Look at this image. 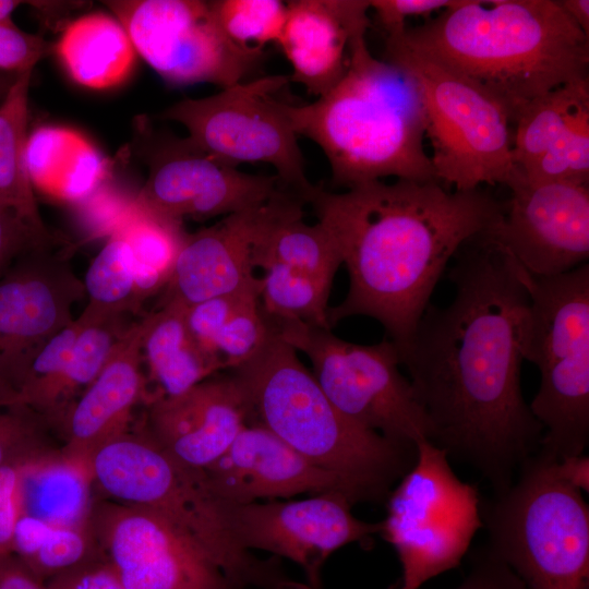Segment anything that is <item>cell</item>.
Here are the masks:
<instances>
[{
	"mask_svg": "<svg viewBox=\"0 0 589 589\" xmlns=\"http://www.w3.org/2000/svg\"><path fill=\"white\" fill-rule=\"evenodd\" d=\"M453 260L455 296L444 308L428 305L401 364L431 423L430 442L500 493L539 450L543 434L520 385L529 294L492 228Z\"/></svg>",
	"mask_w": 589,
	"mask_h": 589,
	"instance_id": "1",
	"label": "cell"
},
{
	"mask_svg": "<svg viewBox=\"0 0 589 589\" xmlns=\"http://www.w3.org/2000/svg\"><path fill=\"white\" fill-rule=\"evenodd\" d=\"M304 203L349 276L345 299L328 309L330 327L351 316L376 320L400 359L448 263L504 212L485 190L449 191L437 180H378L339 193L314 185Z\"/></svg>",
	"mask_w": 589,
	"mask_h": 589,
	"instance_id": "2",
	"label": "cell"
},
{
	"mask_svg": "<svg viewBox=\"0 0 589 589\" xmlns=\"http://www.w3.org/2000/svg\"><path fill=\"white\" fill-rule=\"evenodd\" d=\"M386 38L483 86L512 122L531 100L589 77V37L557 0H456Z\"/></svg>",
	"mask_w": 589,
	"mask_h": 589,
	"instance_id": "3",
	"label": "cell"
},
{
	"mask_svg": "<svg viewBox=\"0 0 589 589\" xmlns=\"http://www.w3.org/2000/svg\"><path fill=\"white\" fill-rule=\"evenodd\" d=\"M365 35L353 39L347 70L327 93L287 104L293 130L323 151L333 183L346 190L388 177L436 180L418 87L405 70L374 57Z\"/></svg>",
	"mask_w": 589,
	"mask_h": 589,
	"instance_id": "4",
	"label": "cell"
},
{
	"mask_svg": "<svg viewBox=\"0 0 589 589\" xmlns=\"http://www.w3.org/2000/svg\"><path fill=\"white\" fill-rule=\"evenodd\" d=\"M232 371L250 418L315 466L339 476L359 500L385 495L412 467L414 445L392 441L345 417L298 352L273 330L264 346Z\"/></svg>",
	"mask_w": 589,
	"mask_h": 589,
	"instance_id": "5",
	"label": "cell"
},
{
	"mask_svg": "<svg viewBox=\"0 0 589 589\" xmlns=\"http://www.w3.org/2000/svg\"><path fill=\"white\" fill-rule=\"evenodd\" d=\"M538 450L512 485L481 497L488 548L528 589H589V507Z\"/></svg>",
	"mask_w": 589,
	"mask_h": 589,
	"instance_id": "6",
	"label": "cell"
},
{
	"mask_svg": "<svg viewBox=\"0 0 589 589\" xmlns=\"http://www.w3.org/2000/svg\"><path fill=\"white\" fill-rule=\"evenodd\" d=\"M519 271L529 294L521 354L540 373L529 405L543 429L539 450L556 461L582 455L589 444V265L554 277Z\"/></svg>",
	"mask_w": 589,
	"mask_h": 589,
	"instance_id": "7",
	"label": "cell"
},
{
	"mask_svg": "<svg viewBox=\"0 0 589 589\" xmlns=\"http://www.w3.org/2000/svg\"><path fill=\"white\" fill-rule=\"evenodd\" d=\"M88 462L105 492L167 519L199 544L233 585L269 587L267 567L233 534L231 505L215 494L201 469L176 459L152 435L121 434L98 447Z\"/></svg>",
	"mask_w": 589,
	"mask_h": 589,
	"instance_id": "8",
	"label": "cell"
},
{
	"mask_svg": "<svg viewBox=\"0 0 589 589\" xmlns=\"http://www.w3.org/2000/svg\"><path fill=\"white\" fill-rule=\"evenodd\" d=\"M382 59L405 70L418 87L437 181L469 191L484 183L509 187L520 177L510 115L489 91L392 38H385Z\"/></svg>",
	"mask_w": 589,
	"mask_h": 589,
	"instance_id": "9",
	"label": "cell"
},
{
	"mask_svg": "<svg viewBox=\"0 0 589 589\" xmlns=\"http://www.w3.org/2000/svg\"><path fill=\"white\" fill-rule=\"evenodd\" d=\"M273 333L308 357L316 382L349 420L392 441L414 445L432 428L410 380L399 371L397 347L387 338L360 345L330 328L267 316Z\"/></svg>",
	"mask_w": 589,
	"mask_h": 589,
	"instance_id": "10",
	"label": "cell"
},
{
	"mask_svg": "<svg viewBox=\"0 0 589 589\" xmlns=\"http://www.w3.org/2000/svg\"><path fill=\"white\" fill-rule=\"evenodd\" d=\"M412 467L390 493L380 533L401 565L398 589H419L460 565L476 532L483 528L481 496L461 481L446 453L430 442L416 444Z\"/></svg>",
	"mask_w": 589,
	"mask_h": 589,
	"instance_id": "11",
	"label": "cell"
},
{
	"mask_svg": "<svg viewBox=\"0 0 589 589\" xmlns=\"http://www.w3.org/2000/svg\"><path fill=\"white\" fill-rule=\"evenodd\" d=\"M289 83L285 74L244 80L207 97L184 98L161 118L180 123L194 145L230 165H271L281 185L304 202L314 185L305 175L288 103L277 98Z\"/></svg>",
	"mask_w": 589,
	"mask_h": 589,
	"instance_id": "12",
	"label": "cell"
},
{
	"mask_svg": "<svg viewBox=\"0 0 589 589\" xmlns=\"http://www.w3.org/2000/svg\"><path fill=\"white\" fill-rule=\"evenodd\" d=\"M134 49L171 86L209 83L221 88L247 80L263 53L235 46L209 1H105Z\"/></svg>",
	"mask_w": 589,
	"mask_h": 589,
	"instance_id": "13",
	"label": "cell"
},
{
	"mask_svg": "<svg viewBox=\"0 0 589 589\" xmlns=\"http://www.w3.org/2000/svg\"><path fill=\"white\" fill-rule=\"evenodd\" d=\"M85 293L70 265L49 245L20 256L0 277V385L17 395L40 349L72 321Z\"/></svg>",
	"mask_w": 589,
	"mask_h": 589,
	"instance_id": "14",
	"label": "cell"
},
{
	"mask_svg": "<svg viewBox=\"0 0 589 589\" xmlns=\"http://www.w3.org/2000/svg\"><path fill=\"white\" fill-rule=\"evenodd\" d=\"M492 233L529 274L554 277L589 259V184L520 177Z\"/></svg>",
	"mask_w": 589,
	"mask_h": 589,
	"instance_id": "15",
	"label": "cell"
},
{
	"mask_svg": "<svg viewBox=\"0 0 589 589\" xmlns=\"http://www.w3.org/2000/svg\"><path fill=\"white\" fill-rule=\"evenodd\" d=\"M353 503L346 493L334 491L299 501L231 505V528L243 549L291 560L317 589L321 568L333 552L381 531V521L368 522L353 516Z\"/></svg>",
	"mask_w": 589,
	"mask_h": 589,
	"instance_id": "16",
	"label": "cell"
},
{
	"mask_svg": "<svg viewBox=\"0 0 589 589\" xmlns=\"http://www.w3.org/2000/svg\"><path fill=\"white\" fill-rule=\"evenodd\" d=\"M283 188L277 176L243 172L187 137L158 148L135 202L176 221L206 220L261 206Z\"/></svg>",
	"mask_w": 589,
	"mask_h": 589,
	"instance_id": "17",
	"label": "cell"
},
{
	"mask_svg": "<svg viewBox=\"0 0 589 589\" xmlns=\"http://www.w3.org/2000/svg\"><path fill=\"white\" fill-rule=\"evenodd\" d=\"M109 514L106 562L127 589H232L204 550L164 517L131 505Z\"/></svg>",
	"mask_w": 589,
	"mask_h": 589,
	"instance_id": "18",
	"label": "cell"
},
{
	"mask_svg": "<svg viewBox=\"0 0 589 589\" xmlns=\"http://www.w3.org/2000/svg\"><path fill=\"white\" fill-rule=\"evenodd\" d=\"M202 471L215 494L229 505L334 491L359 501L339 476L315 466L261 424H247Z\"/></svg>",
	"mask_w": 589,
	"mask_h": 589,
	"instance_id": "19",
	"label": "cell"
},
{
	"mask_svg": "<svg viewBox=\"0 0 589 589\" xmlns=\"http://www.w3.org/2000/svg\"><path fill=\"white\" fill-rule=\"evenodd\" d=\"M274 197L185 233L160 303L189 306L257 284L253 252Z\"/></svg>",
	"mask_w": 589,
	"mask_h": 589,
	"instance_id": "20",
	"label": "cell"
},
{
	"mask_svg": "<svg viewBox=\"0 0 589 589\" xmlns=\"http://www.w3.org/2000/svg\"><path fill=\"white\" fill-rule=\"evenodd\" d=\"M250 408L231 374L155 398L149 411L154 440L182 464L204 469L218 459L248 424Z\"/></svg>",
	"mask_w": 589,
	"mask_h": 589,
	"instance_id": "21",
	"label": "cell"
},
{
	"mask_svg": "<svg viewBox=\"0 0 589 589\" xmlns=\"http://www.w3.org/2000/svg\"><path fill=\"white\" fill-rule=\"evenodd\" d=\"M277 45L290 63V83L320 97L344 75L353 39L371 26L366 0H291Z\"/></svg>",
	"mask_w": 589,
	"mask_h": 589,
	"instance_id": "22",
	"label": "cell"
},
{
	"mask_svg": "<svg viewBox=\"0 0 589 589\" xmlns=\"http://www.w3.org/2000/svg\"><path fill=\"white\" fill-rule=\"evenodd\" d=\"M141 322L130 326L108 361L69 414L70 445L89 459L105 443L123 434L144 389Z\"/></svg>",
	"mask_w": 589,
	"mask_h": 589,
	"instance_id": "23",
	"label": "cell"
},
{
	"mask_svg": "<svg viewBox=\"0 0 589 589\" xmlns=\"http://www.w3.org/2000/svg\"><path fill=\"white\" fill-rule=\"evenodd\" d=\"M26 166L33 185L58 200L81 202L104 183L108 160L83 134L40 125L27 136Z\"/></svg>",
	"mask_w": 589,
	"mask_h": 589,
	"instance_id": "24",
	"label": "cell"
},
{
	"mask_svg": "<svg viewBox=\"0 0 589 589\" xmlns=\"http://www.w3.org/2000/svg\"><path fill=\"white\" fill-rule=\"evenodd\" d=\"M257 284L185 306V321L200 346L219 364L235 370L250 360L272 335Z\"/></svg>",
	"mask_w": 589,
	"mask_h": 589,
	"instance_id": "25",
	"label": "cell"
},
{
	"mask_svg": "<svg viewBox=\"0 0 589 589\" xmlns=\"http://www.w3.org/2000/svg\"><path fill=\"white\" fill-rule=\"evenodd\" d=\"M55 50L68 75L93 89L123 83L137 55L122 24L105 12L84 14L70 22Z\"/></svg>",
	"mask_w": 589,
	"mask_h": 589,
	"instance_id": "26",
	"label": "cell"
},
{
	"mask_svg": "<svg viewBox=\"0 0 589 589\" xmlns=\"http://www.w3.org/2000/svg\"><path fill=\"white\" fill-rule=\"evenodd\" d=\"M141 325L142 358L159 388V397L180 395L221 370L190 332L185 306L159 303Z\"/></svg>",
	"mask_w": 589,
	"mask_h": 589,
	"instance_id": "27",
	"label": "cell"
},
{
	"mask_svg": "<svg viewBox=\"0 0 589 589\" xmlns=\"http://www.w3.org/2000/svg\"><path fill=\"white\" fill-rule=\"evenodd\" d=\"M91 477L88 460L79 456L27 459L19 466L20 514L53 527L79 528L89 506Z\"/></svg>",
	"mask_w": 589,
	"mask_h": 589,
	"instance_id": "28",
	"label": "cell"
},
{
	"mask_svg": "<svg viewBox=\"0 0 589 589\" xmlns=\"http://www.w3.org/2000/svg\"><path fill=\"white\" fill-rule=\"evenodd\" d=\"M32 70L17 73L0 103V206L50 240L26 166L28 91Z\"/></svg>",
	"mask_w": 589,
	"mask_h": 589,
	"instance_id": "29",
	"label": "cell"
},
{
	"mask_svg": "<svg viewBox=\"0 0 589 589\" xmlns=\"http://www.w3.org/2000/svg\"><path fill=\"white\" fill-rule=\"evenodd\" d=\"M588 104L589 77L556 87L520 109L513 122V160L520 177L556 145Z\"/></svg>",
	"mask_w": 589,
	"mask_h": 589,
	"instance_id": "30",
	"label": "cell"
},
{
	"mask_svg": "<svg viewBox=\"0 0 589 589\" xmlns=\"http://www.w3.org/2000/svg\"><path fill=\"white\" fill-rule=\"evenodd\" d=\"M117 231L132 251L136 293L142 303L167 286L185 232L180 221L139 205L135 199L132 211Z\"/></svg>",
	"mask_w": 589,
	"mask_h": 589,
	"instance_id": "31",
	"label": "cell"
},
{
	"mask_svg": "<svg viewBox=\"0 0 589 589\" xmlns=\"http://www.w3.org/2000/svg\"><path fill=\"white\" fill-rule=\"evenodd\" d=\"M83 285L88 303L80 316L86 320L121 316L141 304L132 251L119 231L110 236L93 259Z\"/></svg>",
	"mask_w": 589,
	"mask_h": 589,
	"instance_id": "32",
	"label": "cell"
},
{
	"mask_svg": "<svg viewBox=\"0 0 589 589\" xmlns=\"http://www.w3.org/2000/svg\"><path fill=\"white\" fill-rule=\"evenodd\" d=\"M214 17L225 36L238 48L263 53L281 35L287 2L280 0L209 1Z\"/></svg>",
	"mask_w": 589,
	"mask_h": 589,
	"instance_id": "33",
	"label": "cell"
},
{
	"mask_svg": "<svg viewBox=\"0 0 589 589\" xmlns=\"http://www.w3.org/2000/svg\"><path fill=\"white\" fill-rule=\"evenodd\" d=\"M81 330L72 348L58 389V405L74 392L87 387L101 371L115 347L128 328H122L121 316L98 320L77 317Z\"/></svg>",
	"mask_w": 589,
	"mask_h": 589,
	"instance_id": "34",
	"label": "cell"
},
{
	"mask_svg": "<svg viewBox=\"0 0 589 589\" xmlns=\"http://www.w3.org/2000/svg\"><path fill=\"white\" fill-rule=\"evenodd\" d=\"M41 418L21 404L14 390L0 385V467L38 456Z\"/></svg>",
	"mask_w": 589,
	"mask_h": 589,
	"instance_id": "35",
	"label": "cell"
},
{
	"mask_svg": "<svg viewBox=\"0 0 589 589\" xmlns=\"http://www.w3.org/2000/svg\"><path fill=\"white\" fill-rule=\"evenodd\" d=\"M86 551L79 528L52 527L34 556L23 564L39 579L52 578L85 563Z\"/></svg>",
	"mask_w": 589,
	"mask_h": 589,
	"instance_id": "36",
	"label": "cell"
},
{
	"mask_svg": "<svg viewBox=\"0 0 589 589\" xmlns=\"http://www.w3.org/2000/svg\"><path fill=\"white\" fill-rule=\"evenodd\" d=\"M469 560V572L455 589H528L486 544L476 548Z\"/></svg>",
	"mask_w": 589,
	"mask_h": 589,
	"instance_id": "37",
	"label": "cell"
},
{
	"mask_svg": "<svg viewBox=\"0 0 589 589\" xmlns=\"http://www.w3.org/2000/svg\"><path fill=\"white\" fill-rule=\"evenodd\" d=\"M48 50L49 45L40 36L15 25H0V70L15 74L31 71Z\"/></svg>",
	"mask_w": 589,
	"mask_h": 589,
	"instance_id": "38",
	"label": "cell"
},
{
	"mask_svg": "<svg viewBox=\"0 0 589 589\" xmlns=\"http://www.w3.org/2000/svg\"><path fill=\"white\" fill-rule=\"evenodd\" d=\"M81 202H84L82 212L88 226L98 232H110V236L118 230L134 206V200L129 201L103 184Z\"/></svg>",
	"mask_w": 589,
	"mask_h": 589,
	"instance_id": "39",
	"label": "cell"
},
{
	"mask_svg": "<svg viewBox=\"0 0 589 589\" xmlns=\"http://www.w3.org/2000/svg\"><path fill=\"white\" fill-rule=\"evenodd\" d=\"M50 240L36 233L8 208L0 206V277L26 252Z\"/></svg>",
	"mask_w": 589,
	"mask_h": 589,
	"instance_id": "40",
	"label": "cell"
},
{
	"mask_svg": "<svg viewBox=\"0 0 589 589\" xmlns=\"http://www.w3.org/2000/svg\"><path fill=\"white\" fill-rule=\"evenodd\" d=\"M455 2L456 0H371L369 4L386 36H393L404 32L408 17L428 16L449 8Z\"/></svg>",
	"mask_w": 589,
	"mask_h": 589,
	"instance_id": "41",
	"label": "cell"
},
{
	"mask_svg": "<svg viewBox=\"0 0 589 589\" xmlns=\"http://www.w3.org/2000/svg\"><path fill=\"white\" fill-rule=\"evenodd\" d=\"M46 587L47 589H127L107 562H85L50 578Z\"/></svg>",
	"mask_w": 589,
	"mask_h": 589,
	"instance_id": "42",
	"label": "cell"
},
{
	"mask_svg": "<svg viewBox=\"0 0 589 589\" xmlns=\"http://www.w3.org/2000/svg\"><path fill=\"white\" fill-rule=\"evenodd\" d=\"M0 467V554H12V539L20 516L17 500L19 466Z\"/></svg>",
	"mask_w": 589,
	"mask_h": 589,
	"instance_id": "43",
	"label": "cell"
},
{
	"mask_svg": "<svg viewBox=\"0 0 589 589\" xmlns=\"http://www.w3.org/2000/svg\"><path fill=\"white\" fill-rule=\"evenodd\" d=\"M0 589H47L15 555L0 554Z\"/></svg>",
	"mask_w": 589,
	"mask_h": 589,
	"instance_id": "44",
	"label": "cell"
},
{
	"mask_svg": "<svg viewBox=\"0 0 589 589\" xmlns=\"http://www.w3.org/2000/svg\"><path fill=\"white\" fill-rule=\"evenodd\" d=\"M557 476L580 491H589V457L585 454L567 456L555 461Z\"/></svg>",
	"mask_w": 589,
	"mask_h": 589,
	"instance_id": "45",
	"label": "cell"
},
{
	"mask_svg": "<svg viewBox=\"0 0 589 589\" xmlns=\"http://www.w3.org/2000/svg\"><path fill=\"white\" fill-rule=\"evenodd\" d=\"M567 15L589 37V1L588 0H557Z\"/></svg>",
	"mask_w": 589,
	"mask_h": 589,
	"instance_id": "46",
	"label": "cell"
},
{
	"mask_svg": "<svg viewBox=\"0 0 589 589\" xmlns=\"http://www.w3.org/2000/svg\"><path fill=\"white\" fill-rule=\"evenodd\" d=\"M20 3V1L14 0H0V25H14L11 14Z\"/></svg>",
	"mask_w": 589,
	"mask_h": 589,
	"instance_id": "47",
	"label": "cell"
},
{
	"mask_svg": "<svg viewBox=\"0 0 589 589\" xmlns=\"http://www.w3.org/2000/svg\"><path fill=\"white\" fill-rule=\"evenodd\" d=\"M14 77L13 79H9V77H5V76H0V98L2 99L3 96L5 95L8 88L10 87V85L12 84Z\"/></svg>",
	"mask_w": 589,
	"mask_h": 589,
	"instance_id": "48",
	"label": "cell"
}]
</instances>
